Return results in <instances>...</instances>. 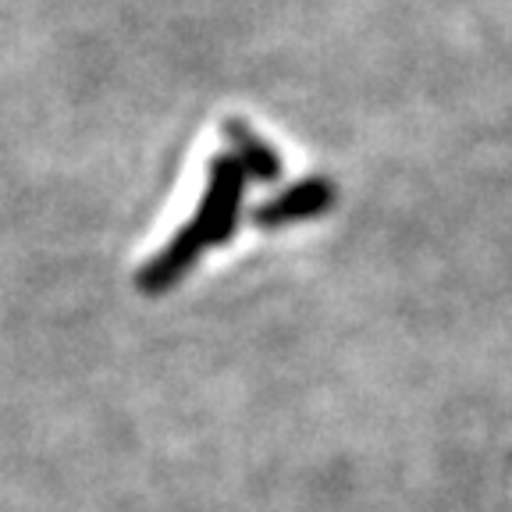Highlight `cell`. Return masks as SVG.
I'll return each mask as SVG.
<instances>
[{"mask_svg":"<svg viewBox=\"0 0 512 512\" xmlns=\"http://www.w3.org/2000/svg\"><path fill=\"white\" fill-rule=\"evenodd\" d=\"M242 196H246V175H242L239 164H235L228 153H221V157L210 160V175H207V189H203V200H200V207H196V214L185 221L207 249L224 246V242L235 235Z\"/></svg>","mask_w":512,"mask_h":512,"instance_id":"cell-1","label":"cell"},{"mask_svg":"<svg viewBox=\"0 0 512 512\" xmlns=\"http://www.w3.org/2000/svg\"><path fill=\"white\" fill-rule=\"evenodd\" d=\"M335 200V189H331L328 178H306V182H296L292 189L278 192L264 207H256L253 221L267 232H278V228H288V224L310 221V217H320Z\"/></svg>","mask_w":512,"mask_h":512,"instance_id":"cell-2","label":"cell"},{"mask_svg":"<svg viewBox=\"0 0 512 512\" xmlns=\"http://www.w3.org/2000/svg\"><path fill=\"white\" fill-rule=\"evenodd\" d=\"M203 253H207V246H203V242L196 239V232H192L189 224H182V232H178L175 239H171L168 246L160 249V253L153 256L150 264H146L143 271L136 274L139 292H146V296H160V292H171V288H175L178 281H182L185 274L192 271V267L200 264Z\"/></svg>","mask_w":512,"mask_h":512,"instance_id":"cell-3","label":"cell"},{"mask_svg":"<svg viewBox=\"0 0 512 512\" xmlns=\"http://www.w3.org/2000/svg\"><path fill=\"white\" fill-rule=\"evenodd\" d=\"M224 139H228V157L242 168L246 178H256V182H274L281 175V160L264 139L256 136L253 128L242 118H228L221 125Z\"/></svg>","mask_w":512,"mask_h":512,"instance_id":"cell-4","label":"cell"}]
</instances>
